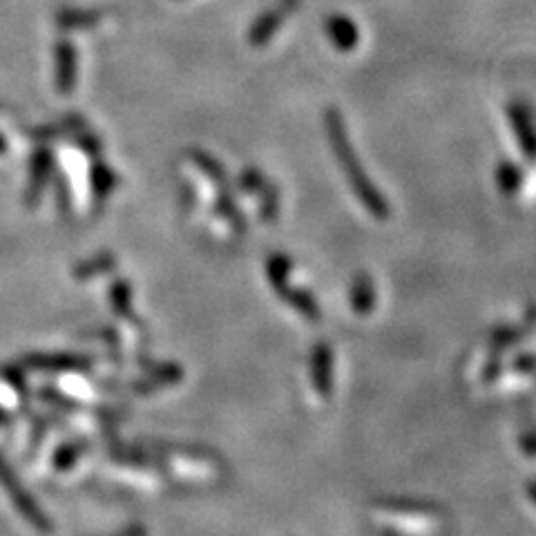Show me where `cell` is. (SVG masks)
Segmentation results:
<instances>
[{"mask_svg":"<svg viewBox=\"0 0 536 536\" xmlns=\"http://www.w3.org/2000/svg\"><path fill=\"white\" fill-rule=\"evenodd\" d=\"M534 329H536V306H530L519 327H499L492 333L490 347H487V362L481 369V380L485 385H492L494 380H499L505 353L510 351L514 344H519L525 335H530Z\"/></svg>","mask_w":536,"mask_h":536,"instance_id":"6da1fadb","label":"cell"},{"mask_svg":"<svg viewBox=\"0 0 536 536\" xmlns=\"http://www.w3.org/2000/svg\"><path fill=\"white\" fill-rule=\"evenodd\" d=\"M373 507L380 514L391 516L396 519V523H411L414 530H429L438 521L440 510L429 501H418V499H380L378 503H373Z\"/></svg>","mask_w":536,"mask_h":536,"instance_id":"7a4b0ae2","label":"cell"},{"mask_svg":"<svg viewBox=\"0 0 536 536\" xmlns=\"http://www.w3.org/2000/svg\"><path fill=\"white\" fill-rule=\"evenodd\" d=\"M0 485H3V490L7 492L9 499H12V503L16 505V510L25 516L27 523H32L34 528L43 530V532L52 530V525H50V521H47V516L43 514L41 507H38L32 501V496L25 492V487L21 485V481H16L14 472L7 467L3 458H0Z\"/></svg>","mask_w":536,"mask_h":536,"instance_id":"3957f363","label":"cell"},{"mask_svg":"<svg viewBox=\"0 0 536 536\" xmlns=\"http://www.w3.org/2000/svg\"><path fill=\"white\" fill-rule=\"evenodd\" d=\"M311 385L320 398H329L333 391V347L329 342H318L309 360Z\"/></svg>","mask_w":536,"mask_h":536,"instance_id":"277c9868","label":"cell"},{"mask_svg":"<svg viewBox=\"0 0 536 536\" xmlns=\"http://www.w3.org/2000/svg\"><path fill=\"white\" fill-rule=\"evenodd\" d=\"M181 378H184V369L170 362V365H161L155 371H150L148 376H143L137 385H134V391L141 396H150L159 389L177 385V382H181Z\"/></svg>","mask_w":536,"mask_h":536,"instance_id":"5b68a950","label":"cell"},{"mask_svg":"<svg viewBox=\"0 0 536 536\" xmlns=\"http://www.w3.org/2000/svg\"><path fill=\"white\" fill-rule=\"evenodd\" d=\"M282 298L289 302L291 309L298 311L300 315H304L306 320H311V322H318L322 318V311H320V304L315 302V298L311 293H306V291H293L289 289V286H286L284 291H280Z\"/></svg>","mask_w":536,"mask_h":536,"instance_id":"8992f818","label":"cell"},{"mask_svg":"<svg viewBox=\"0 0 536 536\" xmlns=\"http://www.w3.org/2000/svg\"><path fill=\"white\" fill-rule=\"evenodd\" d=\"M376 306V291L369 277H358L351 289V309L358 315H369Z\"/></svg>","mask_w":536,"mask_h":536,"instance_id":"52a82bcc","label":"cell"},{"mask_svg":"<svg viewBox=\"0 0 536 536\" xmlns=\"http://www.w3.org/2000/svg\"><path fill=\"white\" fill-rule=\"evenodd\" d=\"M32 367H38V369H45V371H52V369H88L92 362L90 360H83V358H36V360H30Z\"/></svg>","mask_w":536,"mask_h":536,"instance_id":"ba28073f","label":"cell"},{"mask_svg":"<svg viewBox=\"0 0 536 536\" xmlns=\"http://www.w3.org/2000/svg\"><path fill=\"white\" fill-rule=\"evenodd\" d=\"M514 371H519L521 376H534L536 373V356L534 353H519L512 362Z\"/></svg>","mask_w":536,"mask_h":536,"instance_id":"9c48e42d","label":"cell"},{"mask_svg":"<svg viewBox=\"0 0 536 536\" xmlns=\"http://www.w3.org/2000/svg\"><path fill=\"white\" fill-rule=\"evenodd\" d=\"M519 440H521L523 454L530 456V458H536V425L534 423L523 429V434Z\"/></svg>","mask_w":536,"mask_h":536,"instance_id":"30bf717a","label":"cell"},{"mask_svg":"<svg viewBox=\"0 0 536 536\" xmlns=\"http://www.w3.org/2000/svg\"><path fill=\"white\" fill-rule=\"evenodd\" d=\"M114 309H117L121 315L130 313V289L128 284H117V289H114Z\"/></svg>","mask_w":536,"mask_h":536,"instance_id":"8fae6325","label":"cell"},{"mask_svg":"<svg viewBox=\"0 0 536 536\" xmlns=\"http://www.w3.org/2000/svg\"><path fill=\"white\" fill-rule=\"evenodd\" d=\"M114 536H146V528H141V525H132L128 530H121L119 534Z\"/></svg>","mask_w":536,"mask_h":536,"instance_id":"7c38bea8","label":"cell"},{"mask_svg":"<svg viewBox=\"0 0 536 536\" xmlns=\"http://www.w3.org/2000/svg\"><path fill=\"white\" fill-rule=\"evenodd\" d=\"M528 496L532 499V503L536 505V481H530L528 483Z\"/></svg>","mask_w":536,"mask_h":536,"instance_id":"4fadbf2b","label":"cell"}]
</instances>
